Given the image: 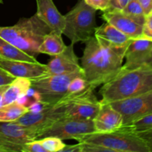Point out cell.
Returning a JSON list of instances; mask_svg holds the SVG:
<instances>
[{
    "label": "cell",
    "instance_id": "1",
    "mask_svg": "<svg viewBox=\"0 0 152 152\" xmlns=\"http://www.w3.org/2000/svg\"><path fill=\"white\" fill-rule=\"evenodd\" d=\"M85 43L81 67L86 82L94 89L118 74L127 48L111 45L94 36Z\"/></svg>",
    "mask_w": 152,
    "mask_h": 152
},
{
    "label": "cell",
    "instance_id": "2",
    "mask_svg": "<svg viewBox=\"0 0 152 152\" xmlns=\"http://www.w3.org/2000/svg\"><path fill=\"white\" fill-rule=\"evenodd\" d=\"M152 90V68L141 65L132 69L121 68L118 74L102 85L100 101L111 102L133 97Z\"/></svg>",
    "mask_w": 152,
    "mask_h": 152
},
{
    "label": "cell",
    "instance_id": "3",
    "mask_svg": "<svg viewBox=\"0 0 152 152\" xmlns=\"http://www.w3.org/2000/svg\"><path fill=\"white\" fill-rule=\"evenodd\" d=\"M50 31L35 13L29 18H22L14 25L0 27V37L37 59L45 36Z\"/></svg>",
    "mask_w": 152,
    "mask_h": 152
},
{
    "label": "cell",
    "instance_id": "4",
    "mask_svg": "<svg viewBox=\"0 0 152 152\" xmlns=\"http://www.w3.org/2000/svg\"><path fill=\"white\" fill-rule=\"evenodd\" d=\"M78 142L94 143L112 152H150L144 141L127 126L110 132H94L77 138Z\"/></svg>",
    "mask_w": 152,
    "mask_h": 152
},
{
    "label": "cell",
    "instance_id": "5",
    "mask_svg": "<svg viewBox=\"0 0 152 152\" xmlns=\"http://www.w3.org/2000/svg\"><path fill=\"white\" fill-rule=\"evenodd\" d=\"M96 12V10L86 4L84 0H79L71 10L64 15L65 25L62 34L73 44L87 42L94 36L97 28Z\"/></svg>",
    "mask_w": 152,
    "mask_h": 152
},
{
    "label": "cell",
    "instance_id": "6",
    "mask_svg": "<svg viewBox=\"0 0 152 152\" xmlns=\"http://www.w3.org/2000/svg\"><path fill=\"white\" fill-rule=\"evenodd\" d=\"M80 75H84L82 67L71 73L44 74L30 80L31 88L35 92L37 101L45 105H54L66 94L71 80Z\"/></svg>",
    "mask_w": 152,
    "mask_h": 152
},
{
    "label": "cell",
    "instance_id": "7",
    "mask_svg": "<svg viewBox=\"0 0 152 152\" xmlns=\"http://www.w3.org/2000/svg\"><path fill=\"white\" fill-rule=\"evenodd\" d=\"M94 90L88 86L80 93L63 96L55 105L62 107L64 117L93 120L100 107V101L94 94Z\"/></svg>",
    "mask_w": 152,
    "mask_h": 152
},
{
    "label": "cell",
    "instance_id": "8",
    "mask_svg": "<svg viewBox=\"0 0 152 152\" xmlns=\"http://www.w3.org/2000/svg\"><path fill=\"white\" fill-rule=\"evenodd\" d=\"M94 132H96V131L94 126L93 120L63 117L39 132L37 139L46 137H55L62 140H77L80 137Z\"/></svg>",
    "mask_w": 152,
    "mask_h": 152
},
{
    "label": "cell",
    "instance_id": "9",
    "mask_svg": "<svg viewBox=\"0 0 152 152\" xmlns=\"http://www.w3.org/2000/svg\"><path fill=\"white\" fill-rule=\"evenodd\" d=\"M37 139L35 131L15 122H0V152H23L25 143Z\"/></svg>",
    "mask_w": 152,
    "mask_h": 152
},
{
    "label": "cell",
    "instance_id": "10",
    "mask_svg": "<svg viewBox=\"0 0 152 152\" xmlns=\"http://www.w3.org/2000/svg\"><path fill=\"white\" fill-rule=\"evenodd\" d=\"M121 114L123 126L152 114V90L133 97L108 102Z\"/></svg>",
    "mask_w": 152,
    "mask_h": 152
},
{
    "label": "cell",
    "instance_id": "11",
    "mask_svg": "<svg viewBox=\"0 0 152 152\" xmlns=\"http://www.w3.org/2000/svg\"><path fill=\"white\" fill-rule=\"evenodd\" d=\"M63 117L64 111L61 105H46L39 111L28 110L14 122L35 131L38 134L39 132Z\"/></svg>",
    "mask_w": 152,
    "mask_h": 152
},
{
    "label": "cell",
    "instance_id": "12",
    "mask_svg": "<svg viewBox=\"0 0 152 152\" xmlns=\"http://www.w3.org/2000/svg\"><path fill=\"white\" fill-rule=\"evenodd\" d=\"M102 18L105 22L132 38H142V29L145 16H132L121 10H108L102 13Z\"/></svg>",
    "mask_w": 152,
    "mask_h": 152
},
{
    "label": "cell",
    "instance_id": "13",
    "mask_svg": "<svg viewBox=\"0 0 152 152\" xmlns=\"http://www.w3.org/2000/svg\"><path fill=\"white\" fill-rule=\"evenodd\" d=\"M0 67L15 78L19 77L31 80L47 73V65L38 61L32 62L0 58Z\"/></svg>",
    "mask_w": 152,
    "mask_h": 152
},
{
    "label": "cell",
    "instance_id": "14",
    "mask_svg": "<svg viewBox=\"0 0 152 152\" xmlns=\"http://www.w3.org/2000/svg\"><path fill=\"white\" fill-rule=\"evenodd\" d=\"M74 45L71 43L66 46L65 50L57 55L53 56L47 64V73L45 74H61L71 73L80 69L79 59L76 55Z\"/></svg>",
    "mask_w": 152,
    "mask_h": 152
},
{
    "label": "cell",
    "instance_id": "15",
    "mask_svg": "<svg viewBox=\"0 0 152 152\" xmlns=\"http://www.w3.org/2000/svg\"><path fill=\"white\" fill-rule=\"evenodd\" d=\"M37 16L51 31L62 35L65 25V16L61 14L53 0H36Z\"/></svg>",
    "mask_w": 152,
    "mask_h": 152
},
{
    "label": "cell",
    "instance_id": "16",
    "mask_svg": "<svg viewBox=\"0 0 152 152\" xmlns=\"http://www.w3.org/2000/svg\"><path fill=\"white\" fill-rule=\"evenodd\" d=\"M93 123L96 132H110L121 128L123 120L121 114L110 103L100 101V107Z\"/></svg>",
    "mask_w": 152,
    "mask_h": 152
},
{
    "label": "cell",
    "instance_id": "17",
    "mask_svg": "<svg viewBox=\"0 0 152 152\" xmlns=\"http://www.w3.org/2000/svg\"><path fill=\"white\" fill-rule=\"evenodd\" d=\"M152 50V40L145 38L134 39L127 47L124 58L126 62L122 68L132 69L143 65Z\"/></svg>",
    "mask_w": 152,
    "mask_h": 152
},
{
    "label": "cell",
    "instance_id": "18",
    "mask_svg": "<svg viewBox=\"0 0 152 152\" xmlns=\"http://www.w3.org/2000/svg\"><path fill=\"white\" fill-rule=\"evenodd\" d=\"M94 37L118 48H127L134 39L106 22L96 28Z\"/></svg>",
    "mask_w": 152,
    "mask_h": 152
},
{
    "label": "cell",
    "instance_id": "19",
    "mask_svg": "<svg viewBox=\"0 0 152 152\" xmlns=\"http://www.w3.org/2000/svg\"><path fill=\"white\" fill-rule=\"evenodd\" d=\"M31 89V80L26 78H16L4 91L3 95V105L19 100L26 96Z\"/></svg>",
    "mask_w": 152,
    "mask_h": 152
},
{
    "label": "cell",
    "instance_id": "20",
    "mask_svg": "<svg viewBox=\"0 0 152 152\" xmlns=\"http://www.w3.org/2000/svg\"><path fill=\"white\" fill-rule=\"evenodd\" d=\"M66 46L62 40L61 34L50 31L45 36L39 48V53H45L53 56L63 51Z\"/></svg>",
    "mask_w": 152,
    "mask_h": 152
},
{
    "label": "cell",
    "instance_id": "21",
    "mask_svg": "<svg viewBox=\"0 0 152 152\" xmlns=\"http://www.w3.org/2000/svg\"><path fill=\"white\" fill-rule=\"evenodd\" d=\"M0 58L12 60L27 61V62H37V59L27 54L22 50L16 48L0 37Z\"/></svg>",
    "mask_w": 152,
    "mask_h": 152
},
{
    "label": "cell",
    "instance_id": "22",
    "mask_svg": "<svg viewBox=\"0 0 152 152\" xmlns=\"http://www.w3.org/2000/svg\"><path fill=\"white\" fill-rule=\"evenodd\" d=\"M28 111V108L16 101L0 107V122H14Z\"/></svg>",
    "mask_w": 152,
    "mask_h": 152
},
{
    "label": "cell",
    "instance_id": "23",
    "mask_svg": "<svg viewBox=\"0 0 152 152\" xmlns=\"http://www.w3.org/2000/svg\"><path fill=\"white\" fill-rule=\"evenodd\" d=\"M38 140L46 152H60L65 145L62 140L55 137H46Z\"/></svg>",
    "mask_w": 152,
    "mask_h": 152
},
{
    "label": "cell",
    "instance_id": "24",
    "mask_svg": "<svg viewBox=\"0 0 152 152\" xmlns=\"http://www.w3.org/2000/svg\"><path fill=\"white\" fill-rule=\"evenodd\" d=\"M88 86V84L85 79L84 75L77 76L71 80L69 86H68L66 94L64 96H71V95L80 93V92L83 91L85 89L87 88Z\"/></svg>",
    "mask_w": 152,
    "mask_h": 152
},
{
    "label": "cell",
    "instance_id": "25",
    "mask_svg": "<svg viewBox=\"0 0 152 152\" xmlns=\"http://www.w3.org/2000/svg\"><path fill=\"white\" fill-rule=\"evenodd\" d=\"M127 126L129 129L134 132H140L151 129H152V114L138 119L127 126Z\"/></svg>",
    "mask_w": 152,
    "mask_h": 152
},
{
    "label": "cell",
    "instance_id": "26",
    "mask_svg": "<svg viewBox=\"0 0 152 152\" xmlns=\"http://www.w3.org/2000/svg\"><path fill=\"white\" fill-rule=\"evenodd\" d=\"M121 11L132 16H145L142 6L140 5L137 0H132Z\"/></svg>",
    "mask_w": 152,
    "mask_h": 152
},
{
    "label": "cell",
    "instance_id": "27",
    "mask_svg": "<svg viewBox=\"0 0 152 152\" xmlns=\"http://www.w3.org/2000/svg\"><path fill=\"white\" fill-rule=\"evenodd\" d=\"M86 4L96 10L104 12L109 9L110 0H84Z\"/></svg>",
    "mask_w": 152,
    "mask_h": 152
},
{
    "label": "cell",
    "instance_id": "28",
    "mask_svg": "<svg viewBox=\"0 0 152 152\" xmlns=\"http://www.w3.org/2000/svg\"><path fill=\"white\" fill-rule=\"evenodd\" d=\"M81 144L82 152H112L111 149L102 145L87 142H80Z\"/></svg>",
    "mask_w": 152,
    "mask_h": 152
},
{
    "label": "cell",
    "instance_id": "29",
    "mask_svg": "<svg viewBox=\"0 0 152 152\" xmlns=\"http://www.w3.org/2000/svg\"><path fill=\"white\" fill-rule=\"evenodd\" d=\"M23 152H46V151L40 143L39 140L37 139L25 143L23 147Z\"/></svg>",
    "mask_w": 152,
    "mask_h": 152
},
{
    "label": "cell",
    "instance_id": "30",
    "mask_svg": "<svg viewBox=\"0 0 152 152\" xmlns=\"http://www.w3.org/2000/svg\"><path fill=\"white\" fill-rule=\"evenodd\" d=\"M142 38L152 40V13L145 16L142 29Z\"/></svg>",
    "mask_w": 152,
    "mask_h": 152
},
{
    "label": "cell",
    "instance_id": "31",
    "mask_svg": "<svg viewBox=\"0 0 152 152\" xmlns=\"http://www.w3.org/2000/svg\"><path fill=\"white\" fill-rule=\"evenodd\" d=\"M148 146L150 152H152V129L148 130L142 131L140 132H135Z\"/></svg>",
    "mask_w": 152,
    "mask_h": 152
},
{
    "label": "cell",
    "instance_id": "32",
    "mask_svg": "<svg viewBox=\"0 0 152 152\" xmlns=\"http://www.w3.org/2000/svg\"><path fill=\"white\" fill-rule=\"evenodd\" d=\"M15 79L16 78L10 75L9 73L0 67V86L10 85Z\"/></svg>",
    "mask_w": 152,
    "mask_h": 152
},
{
    "label": "cell",
    "instance_id": "33",
    "mask_svg": "<svg viewBox=\"0 0 152 152\" xmlns=\"http://www.w3.org/2000/svg\"><path fill=\"white\" fill-rule=\"evenodd\" d=\"M132 0H110L108 10H122Z\"/></svg>",
    "mask_w": 152,
    "mask_h": 152
},
{
    "label": "cell",
    "instance_id": "34",
    "mask_svg": "<svg viewBox=\"0 0 152 152\" xmlns=\"http://www.w3.org/2000/svg\"><path fill=\"white\" fill-rule=\"evenodd\" d=\"M142 6L145 16L152 13V0H137Z\"/></svg>",
    "mask_w": 152,
    "mask_h": 152
},
{
    "label": "cell",
    "instance_id": "35",
    "mask_svg": "<svg viewBox=\"0 0 152 152\" xmlns=\"http://www.w3.org/2000/svg\"><path fill=\"white\" fill-rule=\"evenodd\" d=\"M60 152H82L81 144L78 142L76 145H65V147L61 150Z\"/></svg>",
    "mask_w": 152,
    "mask_h": 152
},
{
    "label": "cell",
    "instance_id": "36",
    "mask_svg": "<svg viewBox=\"0 0 152 152\" xmlns=\"http://www.w3.org/2000/svg\"><path fill=\"white\" fill-rule=\"evenodd\" d=\"M142 65H145V66H147L148 67V68H152V50L150 52L149 55H148V56L147 57V59H145V62H144Z\"/></svg>",
    "mask_w": 152,
    "mask_h": 152
},
{
    "label": "cell",
    "instance_id": "37",
    "mask_svg": "<svg viewBox=\"0 0 152 152\" xmlns=\"http://www.w3.org/2000/svg\"><path fill=\"white\" fill-rule=\"evenodd\" d=\"M7 86H8V85L7 86H0V107H1L3 105V95H4V91H5Z\"/></svg>",
    "mask_w": 152,
    "mask_h": 152
},
{
    "label": "cell",
    "instance_id": "38",
    "mask_svg": "<svg viewBox=\"0 0 152 152\" xmlns=\"http://www.w3.org/2000/svg\"><path fill=\"white\" fill-rule=\"evenodd\" d=\"M0 4H3V0H0Z\"/></svg>",
    "mask_w": 152,
    "mask_h": 152
}]
</instances>
